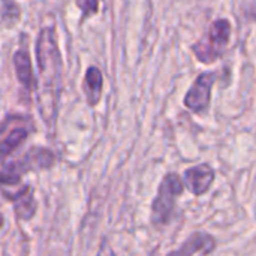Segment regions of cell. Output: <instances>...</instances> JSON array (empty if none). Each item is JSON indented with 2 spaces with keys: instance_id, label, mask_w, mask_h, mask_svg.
<instances>
[{
  "instance_id": "obj_7",
  "label": "cell",
  "mask_w": 256,
  "mask_h": 256,
  "mask_svg": "<svg viewBox=\"0 0 256 256\" xmlns=\"http://www.w3.org/2000/svg\"><path fill=\"white\" fill-rule=\"evenodd\" d=\"M216 81L214 72H206L196 78L184 98V105L192 112H202L208 108L212 99V88Z\"/></svg>"
},
{
  "instance_id": "obj_12",
  "label": "cell",
  "mask_w": 256,
  "mask_h": 256,
  "mask_svg": "<svg viewBox=\"0 0 256 256\" xmlns=\"http://www.w3.org/2000/svg\"><path fill=\"white\" fill-rule=\"evenodd\" d=\"M76 6L82 10L84 16L94 15L99 9V0H75Z\"/></svg>"
},
{
  "instance_id": "obj_5",
  "label": "cell",
  "mask_w": 256,
  "mask_h": 256,
  "mask_svg": "<svg viewBox=\"0 0 256 256\" xmlns=\"http://www.w3.org/2000/svg\"><path fill=\"white\" fill-rule=\"evenodd\" d=\"M231 38V24L228 20H218L210 27L208 33L194 45V54L202 63L216 62L226 50Z\"/></svg>"
},
{
  "instance_id": "obj_6",
  "label": "cell",
  "mask_w": 256,
  "mask_h": 256,
  "mask_svg": "<svg viewBox=\"0 0 256 256\" xmlns=\"http://www.w3.org/2000/svg\"><path fill=\"white\" fill-rule=\"evenodd\" d=\"M6 201H9L14 207V213L16 220L28 222L34 218L38 210V202L34 200V192L32 184L24 183L15 190L2 194Z\"/></svg>"
},
{
  "instance_id": "obj_2",
  "label": "cell",
  "mask_w": 256,
  "mask_h": 256,
  "mask_svg": "<svg viewBox=\"0 0 256 256\" xmlns=\"http://www.w3.org/2000/svg\"><path fill=\"white\" fill-rule=\"evenodd\" d=\"M56 164L54 153L46 147H32L20 159L3 162L0 170V192H10L20 188L22 177L30 171L50 170Z\"/></svg>"
},
{
  "instance_id": "obj_1",
  "label": "cell",
  "mask_w": 256,
  "mask_h": 256,
  "mask_svg": "<svg viewBox=\"0 0 256 256\" xmlns=\"http://www.w3.org/2000/svg\"><path fill=\"white\" fill-rule=\"evenodd\" d=\"M36 56L39 66L38 105L44 123L50 130L56 126L57 108L62 93V56L58 51L54 27H45L39 33L36 44Z\"/></svg>"
},
{
  "instance_id": "obj_14",
  "label": "cell",
  "mask_w": 256,
  "mask_h": 256,
  "mask_svg": "<svg viewBox=\"0 0 256 256\" xmlns=\"http://www.w3.org/2000/svg\"><path fill=\"white\" fill-rule=\"evenodd\" d=\"M3 222H4V219H3V216L0 214V228L3 226Z\"/></svg>"
},
{
  "instance_id": "obj_8",
  "label": "cell",
  "mask_w": 256,
  "mask_h": 256,
  "mask_svg": "<svg viewBox=\"0 0 256 256\" xmlns=\"http://www.w3.org/2000/svg\"><path fill=\"white\" fill-rule=\"evenodd\" d=\"M216 172L212 165L208 164H200L195 166H190L183 174V186L195 196H202L208 192L214 182Z\"/></svg>"
},
{
  "instance_id": "obj_9",
  "label": "cell",
  "mask_w": 256,
  "mask_h": 256,
  "mask_svg": "<svg viewBox=\"0 0 256 256\" xmlns=\"http://www.w3.org/2000/svg\"><path fill=\"white\" fill-rule=\"evenodd\" d=\"M216 246L218 242L212 234L204 231H195L184 240V243H182L178 249L168 252L165 256H207L216 249Z\"/></svg>"
},
{
  "instance_id": "obj_11",
  "label": "cell",
  "mask_w": 256,
  "mask_h": 256,
  "mask_svg": "<svg viewBox=\"0 0 256 256\" xmlns=\"http://www.w3.org/2000/svg\"><path fill=\"white\" fill-rule=\"evenodd\" d=\"M102 84H104L102 72L98 68H90L87 70V74L84 76V82H82V88H84V93H86L88 105L94 106L100 100Z\"/></svg>"
},
{
  "instance_id": "obj_10",
  "label": "cell",
  "mask_w": 256,
  "mask_h": 256,
  "mask_svg": "<svg viewBox=\"0 0 256 256\" xmlns=\"http://www.w3.org/2000/svg\"><path fill=\"white\" fill-rule=\"evenodd\" d=\"M14 64H15V74L18 81L22 84L26 90H32L34 87V80H33V69H32V62L30 56L26 50H20L14 56Z\"/></svg>"
},
{
  "instance_id": "obj_13",
  "label": "cell",
  "mask_w": 256,
  "mask_h": 256,
  "mask_svg": "<svg viewBox=\"0 0 256 256\" xmlns=\"http://www.w3.org/2000/svg\"><path fill=\"white\" fill-rule=\"evenodd\" d=\"M96 256H116V254H114L112 248L110 246V243H108L106 240H104V242L100 243V248H99Z\"/></svg>"
},
{
  "instance_id": "obj_4",
  "label": "cell",
  "mask_w": 256,
  "mask_h": 256,
  "mask_svg": "<svg viewBox=\"0 0 256 256\" xmlns=\"http://www.w3.org/2000/svg\"><path fill=\"white\" fill-rule=\"evenodd\" d=\"M33 132V122L22 114H10L0 123V159L4 162Z\"/></svg>"
},
{
  "instance_id": "obj_3",
  "label": "cell",
  "mask_w": 256,
  "mask_h": 256,
  "mask_svg": "<svg viewBox=\"0 0 256 256\" xmlns=\"http://www.w3.org/2000/svg\"><path fill=\"white\" fill-rule=\"evenodd\" d=\"M183 192L184 186L177 172H168L162 178L153 198L150 212V222L156 230H162L172 222L177 208V200L183 195Z\"/></svg>"
}]
</instances>
